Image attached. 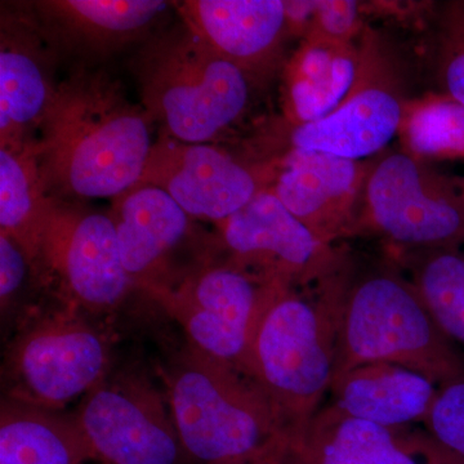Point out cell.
I'll return each mask as SVG.
<instances>
[{
    "label": "cell",
    "mask_w": 464,
    "mask_h": 464,
    "mask_svg": "<svg viewBox=\"0 0 464 464\" xmlns=\"http://www.w3.org/2000/svg\"><path fill=\"white\" fill-rule=\"evenodd\" d=\"M149 115L101 76L72 79L54 91L35 148L45 185L81 198L133 188L152 146Z\"/></svg>",
    "instance_id": "1"
},
{
    "label": "cell",
    "mask_w": 464,
    "mask_h": 464,
    "mask_svg": "<svg viewBox=\"0 0 464 464\" xmlns=\"http://www.w3.org/2000/svg\"><path fill=\"white\" fill-rule=\"evenodd\" d=\"M373 362L405 366L438 386L464 373L462 350L441 332L395 262L342 273L333 380Z\"/></svg>",
    "instance_id": "2"
},
{
    "label": "cell",
    "mask_w": 464,
    "mask_h": 464,
    "mask_svg": "<svg viewBox=\"0 0 464 464\" xmlns=\"http://www.w3.org/2000/svg\"><path fill=\"white\" fill-rule=\"evenodd\" d=\"M338 267L314 292H280L250 344L246 374L273 402L288 438L313 420L331 390L342 299Z\"/></svg>",
    "instance_id": "3"
},
{
    "label": "cell",
    "mask_w": 464,
    "mask_h": 464,
    "mask_svg": "<svg viewBox=\"0 0 464 464\" xmlns=\"http://www.w3.org/2000/svg\"><path fill=\"white\" fill-rule=\"evenodd\" d=\"M170 415L190 462L253 464L288 438L257 382L191 347L167 377Z\"/></svg>",
    "instance_id": "4"
},
{
    "label": "cell",
    "mask_w": 464,
    "mask_h": 464,
    "mask_svg": "<svg viewBox=\"0 0 464 464\" xmlns=\"http://www.w3.org/2000/svg\"><path fill=\"white\" fill-rule=\"evenodd\" d=\"M140 81L146 114L179 142L210 141L248 105L246 70L188 27L150 48Z\"/></svg>",
    "instance_id": "5"
},
{
    "label": "cell",
    "mask_w": 464,
    "mask_h": 464,
    "mask_svg": "<svg viewBox=\"0 0 464 464\" xmlns=\"http://www.w3.org/2000/svg\"><path fill=\"white\" fill-rule=\"evenodd\" d=\"M362 201L365 226L395 249L464 246V190L409 152L369 168Z\"/></svg>",
    "instance_id": "6"
},
{
    "label": "cell",
    "mask_w": 464,
    "mask_h": 464,
    "mask_svg": "<svg viewBox=\"0 0 464 464\" xmlns=\"http://www.w3.org/2000/svg\"><path fill=\"white\" fill-rule=\"evenodd\" d=\"M234 262L208 267L152 298L182 326L191 347L246 374L250 344L266 307L288 289Z\"/></svg>",
    "instance_id": "7"
},
{
    "label": "cell",
    "mask_w": 464,
    "mask_h": 464,
    "mask_svg": "<svg viewBox=\"0 0 464 464\" xmlns=\"http://www.w3.org/2000/svg\"><path fill=\"white\" fill-rule=\"evenodd\" d=\"M109 348L83 320H41L9 348L3 366L5 399L54 411L105 380Z\"/></svg>",
    "instance_id": "8"
},
{
    "label": "cell",
    "mask_w": 464,
    "mask_h": 464,
    "mask_svg": "<svg viewBox=\"0 0 464 464\" xmlns=\"http://www.w3.org/2000/svg\"><path fill=\"white\" fill-rule=\"evenodd\" d=\"M72 420L101 464L190 463L170 411L142 378H105Z\"/></svg>",
    "instance_id": "9"
},
{
    "label": "cell",
    "mask_w": 464,
    "mask_h": 464,
    "mask_svg": "<svg viewBox=\"0 0 464 464\" xmlns=\"http://www.w3.org/2000/svg\"><path fill=\"white\" fill-rule=\"evenodd\" d=\"M221 224L231 262L289 288L320 282L340 266L331 244L302 224L273 191H259Z\"/></svg>",
    "instance_id": "10"
},
{
    "label": "cell",
    "mask_w": 464,
    "mask_h": 464,
    "mask_svg": "<svg viewBox=\"0 0 464 464\" xmlns=\"http://www.w3.org/2000/svg\"><path fill=\"white\" fill-rule=\"evenodd\" d=\"M79 306L108 313L134 285L125 271L111 216L50 204L38 258Z\"/></svg>",
    "instance_id": "11"
},
{
    "label": "cell",
    "mask_w": 464,
    "mask_h": 464,
    "mask_svg": "<svg viewBox=\"0 0 464 464\" xmlns=\"http://www.w3.org/2000/svg\"><path fill=\"white\" fill-rule=\"evenodd\" d=\"M406 110L399 82L366 43L359 78L347 99L320 121L295 124L290 142L295 150L360 161L392 141L401 130Z\"/></svg>",
    "instance_id": "12"
},
{
    "label": "cell",
    "mask_w": 464,
    "mask_h": 464,
    "mask_svg": "<svg viewBox=\"0 0 464 464\" xmlns=\"http://www.w3.org/2000/svg\"><path fill=\"white\" fill-rule=\"evenodd\" d=\"M137 185L168 192L188 216L219 222L239 212L259 192L255 174L222 150L177 140L154 143Z\"/></svg>",
    "instance_id": "13"
},
{
    "label": "cell",
    "mask_w": 464,
    "mask_h": 464,
    "mask_svg": "<svg viewBox=\"0 0 464 464\" xmlns=\"http://www.w3.org/2000/svg\"><path fill=\"white\" fill-rule=\"evenodd\" d=\"M391 430L324 406L276 450L282 464H440L447 450L429 432Z\"/></svg>",
    "instance_id": "14"
},
{
    "label": "cell",
    "mask_w": 464,
    "mask_h": 464,
    "mask_svg": "<svg viewBox=\"0 0 464 464\" xmlns=\"http://www.w3.org/2000/svg\"><path fill=\"white\" fill-rule=\"evenodd\" d=\"M368 173L362 161L292 149L273 192L319 239L331 244L357 224V201Z\"/></svg>",
    "instance_id": "15"
},
{
    "label": "cell",
    "mask_w": 464,
    "mask_h": 464,
    "mask_svg": "<svg viewBox=\"0 0 464 464\" xmlns=\"http://www.w3.org/2000/svg\"><path fill=\"white\" fill-rule=\"evenodd\" d=\"M111 218L125 271L151 295L168 255L188 234V213L161 188L137 185L121 195Z\"/></svg>",
    "instance_id": "16"
},
{
    "label": "cell",
    "mask_w": 464,
    "mask_h": 464,
    "mask_svg": "<svg viewBox=\"0 0 464 464\" xmlns=\"http://www.w3.org/2000/svg\"><path fill=\"white\" fill-rule=\"evenodd\" d=\"M438 391L435 382L418 372L373 362L334 378L329 405L356 420L401 430L424 423Z\"/></svg>",
    "instance_id": "17"
},
{
    "label": "cell",
    "mask_w": 464,
    "mask_h": 464,
    "mask_svg": "<svg viewBox=\"0 0 464 464\" xmlns=\"http://www.w3.org/2000/svg\"><path fill=\"white\" fill-rule=\"evenodd\" d=\"M182 8L188 29L246 72L273 56L289 27L282 0H194Z\"/></svg>",
    "instance_id": "18"
},
{
    "label": "cell",
    "mask_w": 464,
    "mask_h": 464,
    "mask_svg": "<svg viewBox=\"0 0 464 464\" xmlns=\"http://www.w3.org/2000/svg\"><path fill=\"white\" fill-rule=\"evenodd\" d=\"M43 18L63 41L108 50L139 38L163 16L160 0H54L36 3Z\"/></svg>",
    "instance_id": "19"
},
{
    "label": "cell",
    "mask_w": 464,
    "mask_h": 464,
    "mask_svg": "<svg viewBox=\"0 0 464 464\" xmlns=\"http://www.w3.org/2000/svg\"><path fill=\"white\" fill-rule=\"evenodd\" d=\"M362 51L351 43L307 38L289 70V105L297 124L332 114L355 87Z\"/></svg>",
    "instance_id": "20"
},
{
    "label": "cell",
    "mask_w": 464,
    "mask_h": 464,
    "mask_svg": "<svg viewBox=\"0 0 464 464\" xmlns=\"http://www.w3.org/2000/svg\"><path fill=\"white\" fill-rule=\"evenodd\" d=\"M96 460L75 420L2 400L0 464H85Z\"/></svg>",
    "instance_id": "21"
},
{
    "label": "cell",
    "mask_w": 464,
    "mask_h": 464,
    "mask_svg": "<svg viewBox=\"0 0 464 464\" xmlns=\"http://www.w3.org/2000/svg\"><path fill=\"white\" fill-rule=\"evenodd\" d=\"M54 91L36 51L16 38H2L0 50V130L2 146H24L23 136L42 123Z\"/></svg>",
    "instance_id": "22"
},
{
    "label": "cell",
    "mask_w": 464,
    "mask_h": 464,
    "mask_svg": "<svg viewBox=\"0 0 464 464\" xmlns=\"http://www.w3.org/2000/svg\"><path fill=\"white\" fill-rule=\"evenodd\" d=\"M413 284L441 332L464 348V249H395L393 259Z\"/></svg>",
    "instance_id": "23"
},
{
    "label": "cell",
    "mask_w": 464,
    "mask_h": 464,
    "mask_svg": "<svg viewBox=\"0 0 464 464\" xmlns=\"http://www.w3.org/2000/svg\"><path fill=\"white\" fill-rule=\"evenodd\" d=\"M35 150L27 145L0 149V228L17 241L30 261L38 258L39 243L51 201Z\"/></svg>",
    "instance_id": "24"
},
{
    "label": "cell",
    "mask_w": 464,
    "mask_h": 464,
    "mask_svg": "<svg viewBox=\"0 0 464 464\" xmlns=\"http://www.w3.org/2000/svg\"><path fill=\"white\" fill-rule=\"evenodd\" d=\"M402 134L409 154L422 159L464 157V106L438 96L406 110Z\"/></svg>",
    "instance_id": "25"
},
{
    "label": "cell",
    "mask_w": 464,
    "mask_h": 464,
    "mask_svg": "<svg viewBox=\"0 0 464 464\" xmlns=\"http://www.w3.org/2000/svg\"><path fill=\"white\" fill-rule=\"evenodd\" d=\"M429 36L427 60L438 96L464 106V0L436 7Z\"/></svg>",
    "instance_id": "26"
},
{
    "label": "cell",
    "mask_w": 464,
    "mask_h": 464,
    "mask_svg": "<svg viewBox=\"0 0 464 464\" xmlns=\"http://www.w3.org/2000/svg\"><path fill=\"white\" fill-rule=\"evenodd\" d=\"M423 424L440 447L464 464V373L439 386Z\"/></svg>",
    "instance_id": "27"
},
{
    "label": "cell",
    "mask_w": 464,
    "mask_h": 464,
    "mask_svg": "<svg viewBox=\"0 0 464 464\" xmlns=\"http://www.w3.org/2000/svg\"><path fill=\"white\" fill-rule=\"evenodd\" d=\"M308 38L351 43L359 26V3L346 0L314 2Z\"/></svg>",
    "instance_id": "28"
},
{
    "label": "cell",
    "mask_w": 464,
    "mask_h": 464,
    "mask_svg": "<svg viewBox=\"0 0 464 464\" xmlns=\"http://www.w3.org/2000/svg\"><path fill=\"white\" fill-rule=\"evenodd\" d=\"M27 257L23 246L5 234H0V301L2 310L8 306L9 302L26 279Z\"/></svg>",
    "instance_id": "29"
},
{
    "label": "cell",
    "mask_w": 464,
    "mask_h": 464,
    "mask_svg": "<svg viewBox=\"0 0 464 464\" xmlns=\"http://www.w3.org/2000/svg\"><path fill=\"white\" fill-rule=\"evenodd\" d=\"M253 464H282L279 462L276 457V449L273 451V453L268 454L267 457H265L264 459L258 460V462Z\"/></svg>",
    "instance_id": "30"
},
{
    "label": "cell",
    "mask_w": 464,
    "mask_h": 464,
    "mask_svg": "<svg viewBox=\"0 0 464 464\" xmlns=\"http://www.w3.org/2000/svg\"><path fill=\"white\" fill-rule=\"evenodd\" d=\"M445 464H463V463H460L459 460H458L456 457H453V458H451L450 460H448V462Z\"/></svg>",
    "instance_id": "31"
}]
</instances>
